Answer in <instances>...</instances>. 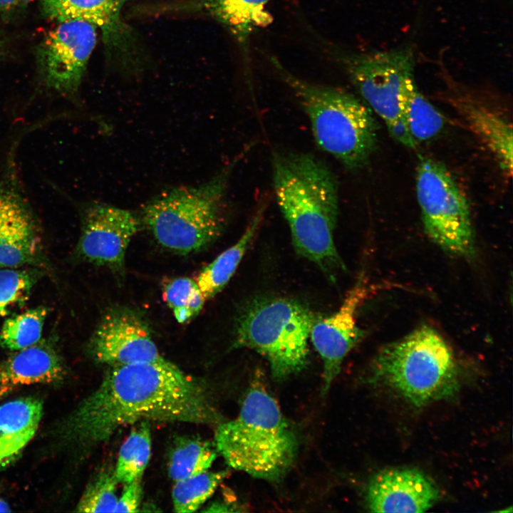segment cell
Masks as SVG:
<instances>
[{
  "instance_id": "1",
  "label": "cell",
  "mask_w": 513,
  "mask_h": 513,
  "mask_svg": "<svg viewBox=\"0 0 513 513\" xmlns=\"http://www.w3.org/2000/svg\"><path fill=\"white\" fill-rule=\"evenodd\" d=\"M144 421L219 424L221 418L204 386L164 359L112 366L63 422L61 433L88 448Z\"/></svg>"
},
{
  "instance_id": "2",
  "label": "cell",
  "mask_w": 513,
  "mask_h": 513,
  "mask_svg": "<svg viewBox=\"0 0 513 513\" xmlns=\"http://www.w3.org/2000/svg\"><path fill=\"white\" fill-rule=\"evenodd\" d=\"M271 164L276 202L296 251L335 280L345 269L333 237L339 207L335 175L307 152L274 150Z\"/></svg>"
},
{
  "instance_id": "3",
  "label": "cell",
  "mask_w": 513,
  "mask_h": 513,
  "mask_svg": "<svg viewBox=\"0 0 513 513\" xmlns=\"http://www.w3.org/2000/svg\"><path fill=\"white\" fill-rule=\"evenodd\" d=\"M214 447L230 467L276 482L293 465L299 439L276 400L255 383L247 390L237 417L218 424Z\"/></svg>"
},
{
  "instance_id": "4",
  "label": "cell",
  "mask_w": 513,
  "mask_h": 513,
  "mask_svg": "<svg viewBox=\"0 0 513 513\" xmlns=\"http://www.w3.org/2000/svg\"><path fill=\"white\" fill-rule=\"evenodd\" d=\"M242 154L207 181L166 190L142 206L140 220L159 244L185 255L205 249L219 237L227 220L231 176Z\"/></svg>"
},
{
  "instance_id": "5",
  "label": "cell",
  "mask_w": 513,
  "mask_h": 513,
  "mask_svg": "<svg viewBox=\"0 0 513 513\" xmlns=\"http://www.w3.org/2000/svg\"><path fill=\"white\" fill-rule=\"evenodd\" d=\"M272 63L307 116L317 146L348 170L363 167L377 143L370 108L346 90L300 78L274 58Z\"/></svg>"
},
{
  "instance_id": "6",
  "label": "cell",
  "mask_w": 513,
  "mask_h": 513,
  "mask_svg": "<svg viewBox=\"0 0 513 513\" xmlns=\"http://www.w3.org/2000/svg\"><path fill=\"white\" fill-rule=\"evenodd\" d=\"M372 376L410 404L422 407L457 392L460 368L441 334L423 326L380 348L372 364Z\"/></svg>"
},
{
  "instance_id": "7",
  "label": "cell",
  "mask_w": 513,
  "mask_h": 513,
  "mask_svg": "<svg viewBox=\"0 0 513 513\" xmlns=\"http://www.w3.org/2000/svg\"><path fill=\"white\" fill-rule=\"evenodd\" d=\"M315 318L306 306L295 299H255L237 319L234 346L261 354L268 361L272 376L284 379L306 366L310 331Z\"/></svg>"
},
{
  "instance_id": "8",
  "label": "cell",
  "mask_w": 513,
  "mask_h": 513,
  "mask_svg": "<svg viewBox=\"0 0 513 513\" xmlns=\"http://www.w3.org/2000/svg\"><path fill=\"white\" fill-rule=\"evenodd\" d=\"M338 57L365 103L384 121L392 137L415 148L417 143L405 125L400 105L403 81L413 73V46L366 53L341 52Z\"/></svg>"
},
{
  "instance_id": "9",
  "label": "cell",
  "mask_w": 513,
  "mask_h": 513,
  "mask_svg": "<svg viewBox=\"0 0 513 513\" xmlns=\"http://www.w3.org/2000/svg\"><path fill=\"white\" fill-rule=\"evenodd\" d=\"M415 192L427 235L450 254L472 257L475 245L470 206L446 167L422 157L416 169Z\"/></svg>"
},
{
  "instance_id": "10",
  "label": "cell",
  "mask_w": 513,
  "mask_h": 513,
  "mask_svg": "<svg viewBox=\"0 0 513 513\" xmlns=\"http://www.w3.org/2000/svg\"><path fill=\"white\" fill-rule=\"evenodd\" d=\"M97 36V28L81 20L61 21L49 31L38 50L40 70L46 86L63 95H75Z\"/></svg>"
},
{
  "instance_id": "11",
  "label": "cell",
  "mask_w": 513,
  "mask_h": 513,
  "mask_svg": "<svg viewBox=\"0 0 513 513\" xmlns=\"http://www.w3.org/2000/svg\"><path fill=\"white\" fill-rule=\"evenodd\" d=\"M445 88L441 98L462 124L496 159L504 173L512 174V125L502 110L475 89L455 81L440 66Z\"/></svg>"
},
{
  "instance_id": "12",
  "label": "cell",
  "mask_w": 513,
  "mask_h": 513,
  "mask_svg": "<svg viewBox=\"0 0 513 513\" xmlns=\"http://www.w3.org/2000/svg\"><path fill=\"white\" fill-rule=\"evenodd\" d=\"M89 349L97 362L110 366L165 359L145 319L136 310L125 306L105 313L91 336Z\"/></svg>"
},
{
  "instance_id": "13",
  "label": "cell",
  "mask_w": 513,
  "mask_h": 513,
  "mask_svg": "<svg viewBox=\"0 0 513 513\" xmlns=\"http://www.w3.org/2000/svg\"><path fill=\"white\" fill-rule=\"evenodd\" d=\"M130 1L41 0V4L43 12L51 19L81 20L94 25L101 32L109 58L132 67L138 64L137 38L122 15Z\"/></svg>"
},
{
  "instance_id": "14",
  "label": "cell",
  "mask_w": 513,
  "mask_h": 513,
  "mask_svg": "<svg viewBox=\"0 0 513 513\" xmlns=\"http://www.w3.org/2000/svg\"><path fill=\"white\" fill-rule=\"evenodd\" d=\"M132 212L105 203L89 205L84 212L78 250L86 260L115 272L124 269L128 247L140 227Z\"/></svg>"
},
{
  "instance_id": "15",
  "label": "cell",
  "mask_w": 513,
  "mask_h": 513,
  "mask_svg": "<svg viewBox=\"0 0 513 513\" xmlns=\"http://www.w3.org/2000/svg\"><path fill=\"white\" fill-rule=\"evenodd\" d=\"M366 285L365 279L360 276L340 307L329 316L316 317L311 326L310 341L323 363V394L329 390L343 361L361 337L356 318L367 296Z\"/></svg>"
},
{
  "instance_id": "16",
  "label": "cell",
  "mask_w": 513,
  "mask_h": 513,
  "mask_svg": "<svg viewBox=\"0 0 513 513\" xmlns=\"http://www.w3.org/2000/svg\"><path fill=\"white\" fill-rule=\"evenodd\" d=\"M366 499L372 512H423L439 499L436 484L412 468H390L370 480Z\"/></svg>"
},
{
  "instance_id": "17",
  "label": "cell",
  "mask_w": 513,
  "mask_h": 513,
  "mask_svg": "<svg viewBox=\"0 0 513 513\" xmlns=\"http://www.w3.org/2000/svg\"><path fill=\"white\" fill-rule=\"evenodd\" d=\"M40 238L33 217L15 190L0 187V267H16L35 260Z\"/></svg>"
},
{
  "instance_id": "18",
  "label": "cell",
  "mask_w": 513,
  "mask_h": 513,
  "mask_svg": "<svg viewBox=\"0 0 513 513\" xmlns=\"http://www.w3.org/2000/svg\"><path fill=\"white\" fill-rule=\"evenodd\" d=\"M269 0H190L166 6L167 11L197 12L221 24L248 52L251 35L266 27L273 18L266 6Z\"/></svg>"
},
{
  "instance_id": "19",
  "label": "cell",
  "mask_w": 513,
  "mask_h": 513,
  "mask_svg": "<svg viewBox=\"0 0 513 513\" xmlns=\"http://www.w3.org/2000/svg\"><path fill=\"white\" fill-rule=\"evenodd\" d=\"M43 403L35 397L17 398L0 405V471L11 465L35 435Z\"/></svg>"
},
{
  "instance_id": "20",
  "label": "cell",
  "mask_w": 513,
  "mask_h": 513,
  "mask_svg": "<svg viewBox=\"0 0 513 513\" xmlns=\"http://www.w3.org/2000/svg\"><path fill=\"white\" fill-rule=\"evenodd\" d=\"M64 369L56 350L37 343L15 353L0 363V383L15 388L61 380Z\"/></svg>"
},
{
  "instance_id": "21",
  "label": "cell",
  "mask_w": 513,
  "mask_h": 513,
  "mask_svg": "<svg viewBox=\"0 0 513 513\" xmlns=\"http://www.w3.org/2000/svg\"><path fill=\"white\" fill-rule=\"evenodd\" d=\"M265 208L266 204L262 202L240 238L197 275L195 281L205 300L221 291L234 274L259 229Z\"/></svg>"
},
{
  "instance_id": "22",
  "label": "cell",
  "mask_w": 513,
  "mask_h": 513,
  "mask_svg": "<svg viewBox=\"0 0 513 513\" xmlns=\"http://www.w3.org/2000/svg\"><path fill=\"white\" fill-rule=\"evenodd\" d=\"M400 105L403 119L417 144L434 139L444 129V116L420 91L413 73L403 81Z\"/></svg>"
},
{
  "instance_id": "23",
  "label": "cell",
  "mask_w": 513,
  "mask_h": 513,
  "mask_svg": "<svg viewBox=\"0 0 513 513\" xmlns=\"http://www.w3.org/2000/svg\"><path fill=\"white\" fill-rule=\"evenodd\" d=\"M217 452L215 447L202 439L178 438L169 455V475L175 482L205 472L215 460Z\"/></svg>"
},
{
  "instance_id": "24",
  "label": "cell",
  "mask_w": 513,
  "mask_h": 513,
  "mask_svg": "<svg viewBox=\"0 0 513 513\" xmlns=\"http://www.w3.org/2000/svg\"><path fill=\"white\" fill-rule=\"evenodd\" d=\"M151 453L149 423L141 422L122 444L114 469L118 483L127 484L142 478Z\"/></svg>"
},
{
  "instance_id": "25",
  "label": "cell",
  "mask_w": 513,
  "mask_h": 513,
  "mask_svg": "<svg viewBox=\"0 0 513 513\" xmlns=\"http://www.w3.org/2000/svg\"><path fill=\"white\" fill-rule=\"evenodd\" d=\"M227 475V470H207L175 481L172 492L175 511L188 513L197 510L213 494Z\"/></svg>"
},
{
  "instance_id": "26",
  "label": "cell",
  "mask_w": 513,
  "mask_h": 513,
  "mask_svg": "<svg viewBox=\"0 0 513 513\" xmlns=\"http://www.w3.org/2000/svg\"><path fill=\"white\" fill-rule=\"evenodd\" d=\"M47 313L46 308L38 307L5 320L0 331L1 346L15 351L37 343Z\"/></svg>"
},
{
  "instance_id": "27",
  "label": "cell",
  "mask_w": 513,
  "mask_h": 513,
  "mask_svg": "<svg viewBox=\"0 0 513 513\" xmlns=\"http://www.w3.org/2000/svg\"><path fill=\"white\" fill-rule=\"evenodd\" d=\"M163 298L180 323L193 319L206 301L196 281L188 277H177L166 282Z\"/></svg>"
},
{
  "instance_id": "28",
  "label": "cell",
  "mask_w": 513,
  "mask_h": 513,
  "mask_svg": "<svg viewBox=\"0 0 513 513\" xmlns=\"http://www.w3.org/2000/svg\"><path fill=\"white\" fill-rule=\"evenodd\" d=\"M114 470H103L87 486L77 506L80 512H113L117 501V484Z\"/></svg>"
},
{
  "instance_id": "29",
  "label": "cell",
  "mask_w": 513,
  "mask_h": 513,
  "mask_svg": "<svg viewBox=\"0 0 513 513\" xmlns=\"http://www.w3.org/2000/svg\"><path fill=\"white\" fill-rule=\"evenodd\" d=\"M33 283V276L27 271L0 269V316L8 315L11 308L27 299Z\"/></svg>"
},
{
  "instance_id": "30",
  "label": "cell",
  "mask_w": 513,
  "mask_h": 513,
  "mask_svg": "<svg viewBox=\"0 0 513 513\" xmlns=\"http://www.w3.org/2000/svg\"><path fill=\"white\" fill-rule=\"evenodd\" d=\"M141 478L135 479L125 484L113 512H137L142 499Z\"/></svg>"
},
{
  "instance_id": "31",
  "label": "cell",
  "mask_w": 513,
  "mask_h": 513,
  "mask_svg": "<svg viewBox=\"0 0 513 513\" xmlns=\"http://www.w3.org/2000/svg\"><path fill=\"white\" fill-rule=\"evenodd\" d=\"M29 0H0V12L13 10L19 6H23Z\"/></svg>"
},
{
  "instance_id": "32",
  "label": "cell",
  "mask_w": 513,
  "mask_h": 513,
  "mask_svg": "<svg viewBox=\"0 0 513 513\" xmlns=\"http://www.w3.org/2000/svg\"><path fill=\"white\" fill-rule=\"evenodd\" d=\"M11 512L10 506L8 502L0 494V512Z\"/></svg>"
},
{
  "instance_id": "33",
  "label": "cell",
  "mask_w": 513,
  "mask_h": 513,
  "mask_svg": "<svg viewBox=\"0 0 513 513\" xmlns=\"http://www.w3.org/2000/svg\"><path fill=\"white\" fill-rule=\"evenodd\" d=\"M12 390L13 388L0 383V398L8 395Z\"/></svg>"
},
{
  "instance_id": "34",
  "label": "cell",
  "mask_w": 513,
  "mask_h": 513,
  "mask_svg": "<svg viewBox=\"0 0 513 513\" xmlns=\"http://www.w3.org/2000/svg\"><path fill=\"white\" fill-rule=\"evenodd\" d=\"M2 48H3V43L0 38V53H1V51H2Z\"/></svg>"
}]
</instances>
